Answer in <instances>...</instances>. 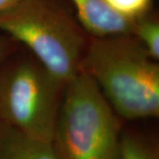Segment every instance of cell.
<instances>
[{
	"label": "cell",
	"instance_id": "3",
	"mask_svg": "<svg viewBox=\"0 0 159 159\" xmlns=\"http://www.w3.org/2000/svg\"><path fill=\"white\" fill-rule=\"evenodd\" d=\"M120 119L96 82L80 70L63 93L51 142L57 159H119Z\"/></svg>",
	"mask_w": 159,
	"mask_h": 159
},
{
	"label": "cell",
	"instance_id": "5",
	"mask_svg": "<svg viewBox=\"0 0 159 159\" xmlns=\"http://www.w3.org/2000/svg\"><path fill=\"white\" fill-rule=\"evenodd\" d=\"M70 1L76 11V19L91 37L133 34L135 20L118 15L102 0Z\"/></svg>",
	"mask_w": 159,
	"mask_h": 159
},
{
	"label": "cell",
	"instance_id": "6",
	"mask_svg": "<svg viewBox=\"0 0 159 159\" xmlns=\"http://www.w3.org/2000/svg\"><path fill=\"white\" fill-rule=\"evenodd\" d=\"M0 159H57L51 142H43L0 120Z\"/></svg>",
	"mask_w": 159,
	"mask_h": 159
},
{
	"label": "cell",
	"instance_id": "9",
	"mask_svg": "<svg viewBox=\"0 0 159 159\" xmlns=\"http://www.w3.org/2000/svg\"><path fill=\"white\" fill-rule=\"evenodd\" d=\"M109 9L126 20H135L151 11L153 0H102Z\"/></svg>",
	"mask_w": 159,
	"mask_h": 159
},
{
	"label": "cell",
	"instance_id": "11",
	"mask_svg": "<svg viewBox=\"0 0 159 159\" xmlns=\"http://www.w3.org/2000/svg\"><path fill=\"white\" fill-rule=\"evenodd\" d=\"M19 0H0V14L16 4Z\"/></svg>",
	"mask_w": 159,
	"mask_h": 159
},
{
	"label": "cell",
	"instance_id": "8",
	"mask_svg": "<svg viewBox=\"0 0 159 159\" xmlns=\"http://www.w3.org/2000/svg\"><path fill=\"white\" fill-rule=\"evenodd\" d=\"M119 159H159L158 150L141 135L122 131Z\"/></svg>",
	"mask_w": 159,
	"mask_h": 159
},
{
	"label": "cell",
	"instance_id": "7",
	"mask_svg": "<svg viewBox=\"0 0 159 159\" xmlns=\"http://www.w3.org/2000/svg\"><path fill=\"white\" fill-rule=\"evenodd\" d=\"M150 57L159 60V22L151 11L135 20L133 34Z\"/></svg>",
	"mask_w": 159,
	"mask_h": 159
},
{
	"label": "cell",
	"instance_id": "2",
	"mask_svg": "<svg viewBox=\"0 0 159 159\" xmlns=\"http://www.w3.org/2000/svg\"><path fill=\"white\" fill-rule=\"evenodd\" d=\"M0 32L26 46L64 84L80 72L89 35L57 0H19L0 14Z\"/></svg>",
	"mask_w": 159,
	"mask_h": 159
},
{
	"label": "cell",
	"instance_id": "1",
	"mask_svg": "<svg viewBox=\"0 0 159 159\" xmlns=\"http://www.w3.org/2000/svg\"><path fill=\"white\" fill-rule=\"evenodd\" d=\"M132 34L92 37L80 70L126 120L159 115V66Z\"/></svg>",
	"mask_w": 159,
	"mask_h": 159
},
{
	"label": "cell",
	"instance_id": "4",
	"mask_svg": "<svg viewBox=\"0 0 159 159\" xmlns=\"http://www.w3.org/2000/svg\"><path fill=\"white\" fill-rule=\"evenodd\" d=\"M65 86L35 58H23L0 70V120L51 142Z\"/></svg>",
	"mask_w": 159,
	"mask_h": 159
},
{
	"label": "cell",
	"instance_id": "10",
	"mask_svg": "<svg viewBox=\"0 0 159 159\" xmlns=\"http://www.w3.org/2000/svg\"><path fill=\"white\" fill-rule=\"evenodd\" d=\"M5 39L6 38L0 32V70L4 66V63L6 61V58L8 54V50H9L8 43Z\"/></svg>",
	"mask_w": 159,
	"mask_h": 159
}]
</instances>
